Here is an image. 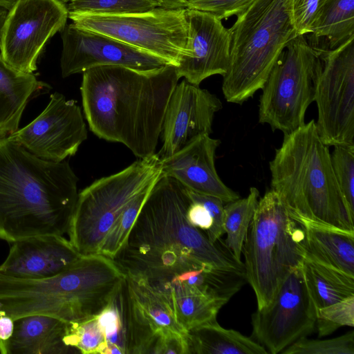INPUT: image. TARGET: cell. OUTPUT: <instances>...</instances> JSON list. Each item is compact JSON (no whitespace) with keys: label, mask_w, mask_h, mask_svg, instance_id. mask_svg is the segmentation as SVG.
<instances>
[{"label":"cell","mask_w":354,"mask_h":354,"mask_svg":"<svg viewBox=\"0 0 354 354\" xmlns=\"http://www.w3.org/2000/svg\"><path fill=\"white\" fill-rule=\"evenodd\" d=\"M189 189L171 177L160 176L113 261L128 275L157 291L183 284L209 266L245 272L225 242L212 243L187 219Z\"/></svg>","instance_id":"obj_1"},{"label":"cell","mask_w":354,"mask_h":354,"mask_svg":"<svg viewBox=\"0 0 354 354\" xmlns=\"http://www.w3.org/2000/svg\"><path fill=\"white\" fill-rule=\"evenodd\" d=\"M316 321L317 308L301 266L287 275L272 301L252 314L251 338L268 353H281L312 333Z\"/></svg>","instance_id":"obj_12"},{"label":"cell","mask_w":354,"mask_h":354,"mask_svg":"<svg viewBox=\"0 0 354 354\" xmlns=\"http://www.w3.org/2000/svg\"><path fill=\"white\" fill-rule=\"evenodd\" d=\"M18 0H0V6L6 8L8 10L13 6V4ZM64 3H68L71 0H59Z\"/></svg>","instance_id":"obj_41"},{"label":"cell","mask_w":354,"mask_h":354,"mask_svg":"<svg viewBox=\"0 0 354 354\" xmlns=\"http://www.w3.org/2000/svg\"><path fill=\"white\" fill-rule=\"evenodd\" d=\"M305 256L354 277V232L305 223Z\"/></svg>","instance_id":"obj_23"},{"label":"cell","mask_w":354,"mask_h":354,"mask_svg":"<svg viewBox=\"0 0 354 354\" xmlns=\"http://www.w3.org/2000/svg\"><path fill=\"white\" fill-rule=\"evenodd\" d=\"M302 270L317 310L354 295V277L304 257Z\"/></svg>","instance_id":"obj_26"},{"label":"cell","mask_w":354,"mask_h":354,"mask_svg":"<svg viewBox=\"0 0 354 354\" xmlns=\"http://www.w3.org/2000/svg\"><path fill=\"white\" fill-rule=\"evenodd\" d=\"M221 108L220 99L207 89L185 79L178 83L165 113L159 158L174 155L201 135H210L214 115Z\"/></svg>","instance_id":"obj_17"},{"label":"cell","mask_w":354,"mask_h":354,"mask_svg":"<svg viewBox=\"0 0 354 354\" xmlns=\"http://www.w3.org/2000/svg\"><path fill=\"white\" fill-rule=\"evenodd\" d=\"M160 173L156 153L79 192L68 230L75 249L82 256L101 254L113 259Z\"/></svg>","instance_id":"obj_6"},{"label":"cell","mask_w":354,"mask_h":354,"mask_svg":"<svg viewBox=\"0 0 354 354\" xmlns=\"http://www.w3.org/2000/svg\"><path fill=\"white\" fill-rule=\"evenodd\" d=\"M8 10L2 6H0V35L1 29L8 14Z\"/></svg>","instance_id":"obj_42"},{"label":"cell","mask_w":354,"mask_h":354,"mask_svg":"<svg viewBox=\"0 0 354 354\" xmlns=\"http://www.w3.org/2000/svg\"><path fill=\"white\" fill-rule=\"evenodd\" d=\"M126 354H163L166 339L187 331L162 297L142 279L125 274L118 291Z\"/></svg>","instance_id":"obj_14"},{"label":"cell","mask_w":354,"mask_h":354,"mask_svg":"<svg viewBox=\"0 0 354 354\" xmlns=\"http://www.w3.org/2000/svg\"><path fill=\"white\" fill-rule=\"evenodd\" d=\"M242 252L257 309L268 305L287 275L302 265L304 227L290 216L272 189L259 199Z\"/></svg>","instance_id":"obj_8"},{"label":"cell","mask_w":354,"mask_h":354,"mask_svg":"<svg viewBox=\"0 0 354 354\" xmlns=\"http://www.w3.org/2000/svg\"><path fill=\"white\" fill-rule=\"evenodd\" d=\"M68 323L42 315H30L14 321L12 335L6 354H66L80 353L66 344Z\"/></svg>","instance_id":"obj_21"},{"label":"cell","mask_w":354,"mask_h":354,"mask_svg":"<svg viewBox=\"0 0 354 354\" xmlns=\"http://www.w3.org/2000/svg\"><path fill=\"white\" fill-rule=\"evenodd\" d=\"M322 66L318 50L305 35L291 39L261 88L259 122L283 135L304 124L307 109L314 102Z\"/></svg>","instance_id":"obj_9"},{"label":"cell","mask_w":354,"mask_h":354,"mask_svg":"<svg viewBox=\"0 0 354 354\" xmlns=\"http://www.w3.org/2000/svg\"><path fill=\"white\" fill-rule=\"evenodd\" d=\"M1 313H2V310H1V308H0V315H1Z\"/></svg>","instance_id":"obj_43"},{"label":"cell","mask_w":354,"mask_h":354,"mask_svg":"<svg viewBox=\"0 0 354 354\" xmlns=\"http://www.w3.org/2000/svg\"><path fill=\"white\" fill-rule=\"evenodd\" d=\"M158 7L165 9L185 8L189 0H154Z\"/></svg>","instance_id":"obj_40"},{"label":"cell","mask_w":354,"mask_h":354,"mask_svg":"<svg viewBox=\"0 0 354 354\" xmlns=\"http://www.w3.org/2000/svg\"><path fill=\"white\" fill-rule=\"evenodd\" d=\"M50 89L48 84L38 80L32 73L12 67L0 54V138L17 131L29 101Z\"/></svg>","instance_id":"obj_22"},{"label":"cell","mask_w":354,"mask_h":354,"mask_svg":"<svg viewBox=\"0 0 354 354\" xmlns=\"http://www.w3.org/2000/svg\"><path fill=\"white\" fill-rule=\"evenodd\" d=\"M0 265V274L24 279H41L64 271L82 255L62 235L44 234L11 243Z\"/></svg>","instance_id":"obj_20"},{"label":"cell","mask_w":354,"mask_h":354,"mask_svg":"<svg viewBox=\"0 0 354 354\" xmlns=\"http://www.w3.org/2000/svg\"><path fill=\"white\" fill-rule=\"evenodd\" d=\"M68 18L88 15H122L149 11L158 7L154 0H71Z\"/></svg>","instance_id":"obj_29"},{"label":"cell","mask_w":354,"mask_h":354,"mask_svg":"<svg viewBox=\"0 0 354 354\" xmlns=\"http://www.w3.org/2000/svg\"><path fill=\"white\" fill-rule=\"evenodd\" d=\"M66 3L59 0H18L8 11L0 35V54L14 68L37 70L46 43L66 25Z\"/></svg>","instance_id":"obj_13"},{"label":"cell","mask_w":354,"mask_h":354,"mask_svg":"<svg viewBox=\"0 0 354 354\" xmlns=\"http://www.w3.org/2000/svg\"><path fill=\"white\" fill-rule=\"evenodd\" d=\"M78 180L66 160H46L8 137L0 138V239L68 232Z\"/></svg>","instance_id":"obj_3"},{"label":"cell","mask_w":354,"mask_h":354,"mask_svg":"<svg viewBox=\"0 0 354 354\" xmlns=\"http://www.w3.org/2000/svg\"><path fill=\"white\" fill-rule=\"evenodd\" d=\"M354 37L334 48L315 47L322 62L314 101L317 131L328 147L354 146Z\"/></svg>","instance_id":"obj_11"},{"label":"cell","mask_w":354,"mask_h":354,"mask_svg":"<svg viewBox=\"0 0 354 354\" xmlns=\"http://www.w3.org/2000/svg\"><path fill=\"white\" fill-rule=\"evenodd\" d=\"M189 354H268L261 344L217 321L187 330Z\"/></svg>","instance_id":"obj_25"},{"label":"cell","mask_w":354,"mask_h":354,"mask_svg":"<svg viewBox=\"0 0 354 354\" xmlns=\"http://www.w3.org/2000/svg\"><path fill=\"white\" fill-rule=\"evenodd\" d=\"M330 158L338 186L354 216V146L334 147Z\"/></svg>","instance_id":"obj_32"},{"label":"cell","mask_w":354,"mask_h":354,"mask_svg":"<svg viewBox=\"0 0 354 354\" xmlns=\"http://www.w3.org/2000/svg\"><path fill=\"white\" fill-rule=\"evenodd\" d=\"M187 217L192 225L205 232L212 225V218L209 210L203 204L192 198L187 209Z\"/></svg>","instance_id":"obj_38"},{"label":"cell","mask_w":354,"mask_h":354,"mask_svg":"<svg viewBox=\"0 0 354 354\" xmlns=\"http://www.w3.org/2000/svg\"><path fill=\"white\" fill-rule=\"evenodd\" d=\"M71 20L78 27L111 37L176 67L186 53L185 8L157 7L139 13L81 16Z\"/></svg>","instance_id":"obj_10"},{"label":"cell","mask_w":354,"mask_h":354,"mask_svg":"<svg viewBox=\"0 0 354 354\" xmlns=\"http://www.w3.org/2000/svg\"><path fill=\"white\" fill-rule=\"evenodd\" d=\"M15 319L2 310L0 315V353L6 354V345L12 335Z\"/></svg>","instance_id":"obj_39"},{"label":"cell","mask_w":354,"mask_h":354,"mask_svg":"<svg viewBox=\"0 0 354 354\" xmlns=\"http://www.w3.org/2000/svg\"><path fill=\"white\" fill-rule=\"evenodd\" d=\"M314 39L324 37L334 49L354 37V0H325L315 16Z\"/></svg>","instance_id":"obj_27"},{"label":"cell","mask_w":354,"mask_h":354,"mask_svg":"<svg viewBox=\"0 0 354 354\" xmlns=\"http://www.w3.org/2000/svg\"><path fill=\"white\" fill-rule=\"evenodd\" d=\"M187 22L186 53L176 66L179 78L198 85L207 77L223 76L230 62L229 30L216 16L185 8Z\"/></svg>","instance_id":"obj_18"},{"label":"cell","mask_w":354,"mask_h":354,"mask_svg":"<svg viewBox=\"0 0 354 354\" xmlns=\"http://www.w3.org/2000/svg\"><path fill=\"white\" fill-rule=\"evenodd\" d=\"M189 193L193 200L201 203L209 210L213 223L211 228L205 234L211 242H216L225 233L223 229L225 203L216 196L199 194L190 189Z\"/></svg>","instance_id":"obj_37"},{"label":"cell","mask_w":354,"mask_h":354,"mask_svg":"<svg viewBox=\"0 0 354 354\" xmlns=\"http://www.w3.org/2000/svg\"><path fill=\"white\" fill-rule=\"evenodd\" d=\"M96 317L78 323H68L64 337L66 344L82 354H105L106 338Z\"/></svg>","instance_id":"obj_30"},{"label":"cell","mask_w":354,"mask_h":354,"mask_svg":"<svg viewBox=\"0 0 354 354\" xmlns=\"http://www.w3.org/2000/svg\"><path fill=\"white\" fill-rule=\"evenodd\" d=\"M60 32V67L63 77L102 66H122L147 71L169 64L159 57L73 23L66 24Z\"/></svg>","instance_id":"obj_16"},{"label":"cell","mask_w":354,"mask_h":354,"mask_svg":"<svg viewBox=\"0 0 354 354\" xmlns=\"http://www.w3.org/2000/svg\"><path fill=\"white\" fill-rule=\"evenodd\" d=\"M354 326V295L317 310L316 327L319 337L331 334L340 326Z\"/></svg>","instance_id":"obj_34"},{"label":"cell","mask_w":354,"mask_h":354,"mask_svg":"<svg viewBox=\"0 0 354 354\" xmlns=\"http://www.w3.org/2000/svg\"><path fill=\"white\" fill-rule=\"evenodd\" d=\"M221 144L209 134L201 135L174 155L160 160V176L176 179L189 189L216 196L225 203L240 198L219 177L215 167Z\"/></svg>","instance_id":"obj_19"},{"label":"cell","mask_w":354,"mask_h":354,"mask_svg":"<svg viewBox=\"0 0 354 354\" xmlns=\"http://www.w3.org/2000/svg\"><path fill=\"white\" fill-rule=\"evenodd\" d=\"M170 306L178 323L187 331L216 320L227 303L196 287L176 286L159 293Z\"/></svg>","instance_id":"obj_24"},{"label":"cell","mask_w":354,"mask_h":354,"mask_svg":"<svg viewBox=\"0 0 354 354\" xmlns=\"http://www.w3.org/2000/svg\"><path fill=\"white\" fill-rule=\"evenodd\" d=\"M325 0H291L292 21L297 35L312 32L317 12Z\"/></svg>","instance_id":"obj_36"},{"label":"cell","mask_w":354,"mask_h":354,"mask_svg":"<svg viewBox=\"0 0 354 354\" xmlns=\"http://www.w3.org/2000/svg\"><path fill=\"white\" fill-rule=\"evenodd\" d=\"M281 354H354V331L332 339L301 337L281 352Z\"/></svg>","instance_id":"obj_33"},{"label":"cell","mask_w":354,"mask_h":354,"mask_svg":"<svg viewBox=\"0 0 354 354\" xmlns=\"http://www.w3.org/2000/svg\"><path fill=\"white\" fill-rule=\"evenodd\" d=\"M270 171L271 189L292 219L354 232V216L337 183L329 147L314 120L284 134Z\"/></svg>","instance_id":"obj_4"},{"label":"cell","mask_w":354,"mask_h":354,"mask_svg":"<svg viewBox=\"0 0 354 354\" xmlns=\"http://www.w3.org/2000/svg\"><path fill=\"white\" fill-rule=\"evenodd\" d=\"M96 317L106 338L105 354H126V336L118 292Z\"/></svg>","instance_id":"obj_31"},{"label":"cell","mask_w":354,"mask_h":354,"mask_svg":"<svg viewBox=\"0 0 354 354\" xmlns=\"http://www.w3.org/2000/svg\"><path fill=\"white\" fill-rule=\"evenodd\" d=\"M254 0H189L185 8L211 13L227 19L244 11Z\"/></svg>","instance_id":"obj_35"},{"label":"cell","mask_w":354,"mask_h":354,"mask_svg":"<svg viewBox=\"0 0 354 354\" xmlns=\"http://www.w3.org/2000/svg\"><path fill=\"white\" fill-rule=\"evenodd\" d=\"M125 273L104 255L82 256L53 277L24 279L0 274V308L14 319L42 315L68 323L97 316L111 301Z\"/></svg>","instance_id":"obj_5"},{"label":"cell","mask_w":354,"mask_h":354,"mask_svg":"<svg viewBox=\"0 0 354 354\" xmlns=\"http://www.w3.org/2000/svg\"><path fill=\"white\" fill-rule=\"evenodd\" d=\"M259 199V190L252 187L245 198H239L224 205L223 229L227 234L225 244L239 260Z\"/></svg>","instance_id":"obj_28"},{"label":"cell","mask_w":354,"mask_h":354,"mask_svg":"<svg viewBox=\"0 0 354 354\" xmlns=\"http://www.w3.org/2000/svg\"><path fill=\"white\" fill-rule=\"evenodd\" d=\"M8 137L41 159L61 162L76 153L87 130L77 102L55 92L34 120Z\"/></svg>","instance_id":"obj_15"},{"label":"cell","mask_w":354,"mask_h":354,"mask_svg":"<svg viewBox=\"0 0 354 354\" xmlns=\"http://www.w3.org/2000/svg\"><path fill=\"white\" fill-rule=\"evenodd\" d=\"M230 62L222 91L242 104L261 89L279 55L297 36L291 0H254L228 29Z\"/></svg>","instance_id":"obj_7"},{"label":"cell","mask_w":354,"mask_h":354,"mask_svg":"<svg viewBox=\"0 0 354 354\" xmlns=\"http://www.w3.org/2000/svg\"><path fill=\"white\" fill-rule=\"evenodd\" d=\"M82 73L80 92L90 130L100 139L122 143L139 159L154 155L180 79L176 66L141 71L102 66Z\"/></svg>","instance_id":"obj_2"}]
</instances>
